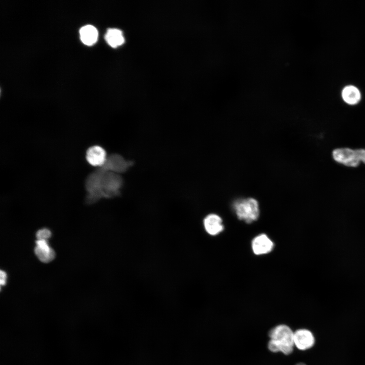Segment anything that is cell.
I'll list each match as a JSON object with an SVG mask.
<instances>
[{
	"label": "cell",
	"instance_id": "5",
	"mask_svg": "<svg viewBox=\"0 0 365 365\" xmlns=\"http://www.w3.org/2000/svg\"><path fill=\"white\" fill-rule=\"evenodd\" d=\"M86 158L91 165L101 168L104 165L107 158L105 150L102 147L93 145L87 150Z\"/></svg>",
	"mask_w": 365,
	"mask_h": 365
},
{
	"label": "cell",
	"instance_id": "6",
	"mask_svg": "<svg viewBox=\"0 0 365 365\" xmlns=\"http://www.w3.org/2000/svg\"><path fill=\"white\" fill-rule=\"evenodd\" d=\"M294 345L298 349L305 350L311 348L315 342L312 333L306 329H299L294 334Z\"/></svg>",
	"mask_w": 365,
	"mask_h": 365
},
{
	"label": "cell",
	"instance_id": "9",
	"mask_svg": "<svg viewBox=\"0 0 365 365\" xmlns=\"http://www.w3.org/2000/svg\"><path fill=\"white\" fill-rule=\"evenodd\" d=\"M34 251L39 260L45 263L52 261L55 257L54 250L46 241L39 242L35 247Z\"/></svg>",
	"mask_w": 365,
	"mask_h": 365
},
{
	"label": "cell",
	"instance_id": "4",
	"mask_svg": "<svg viewBox=\"0 0 365 365\" xmlns=\"http://www.w3.org/2000/svg\"><path fill=\"white\" fill-rule=\"evenodd\" d=\"M333 159L337 163L350 167H356L360 164L355 150L349 148H339L332 152Z\"/></svg>",
	"mask_w": 365,
	"mask_h": 365
},
{
	"label": "cell",
	"instance_id": "10",
	"mask_svg": "<svg viewBox=\"0 0 365 365\" xmlns=\"http://www.w3.org/2000/svg\"><path fill=\"white\" fill-rule=\"evenodd\" d=\"M81 41L86 45L91 46L94 44L98 38V31L96 28L91 25H87L80 30Z\"/></svg>",
	"mask_w": 365,
	"mask_h": 365
},
{
	"label": "cell",
	"instance_id": "12",
	"mask_svg": "<svg viewBox=\"0 0 365 365\" xmlns=\"http://www.w3.org/2000/svg\"><path fill=\"white\" fill-rule=\"evenodd\" d=\"M342 98L348 104L354 105L360 100L361 95L358 89L353 86H348L342 91Z\"/></svg>",
	"mask_w": 365,
	"mask_h": 365
},
{
	"label": "cell",
	"instance_id": "8",
	"mask_svg": "<svg viewBox=\"0 0 365 365\" xmlns=\"http://www.w3.org/2000/svg\"><path fill=\"white\" fill-rule=\"evenodd\" d=\"M203 225L206 232L212 236L216 235L224 230L222 218L216 214H209L203 220Z\"/></svg>",
	"mask_w": 365,
	"mask_h": 365
},
{
	"label": "cell",
	"instance_id": "1",
	"mask_svg": "<svg viewBox=\"0 0 365 365\" xmlns=\"http://www.w3.org/2000/svg\"><path fill=\"white\" fill-rule=\"evenodd\" d=\"M294 334L291 329L285 324L272 328L269 332V349L273 352H281L285 355L290 354L295 345Z\"/></svg>",
	"mask_w": 365,
	"mask_h": 365
},
{
	"label": "cell",
	"instance_id": "7",
	"mask_svg": "<svg viewBox=\"0 0 365 365\" xmlns=\"http://www.w3.org/2000/svg\"><path fill=\"white\" fill-rule=\"evenodd\" d=\"M251 246L254 254L261 255L271 252L273 248L274 243L267 235L262 234L253 238Z\"/></svg>",
	"mask_w": 365,
	"mask_h": 365
},
{
	"label": "cell",
	"instance_id": "11",
	"mask_svg": "<svg viewBox=\"0 0 365 365\" xmlns=\"http://www.w3.org/2000/svg\"><path fill=\"white\" fill-rule=\"evenodd\" d=\"M107 43L113 48L121 46L125 41L122 32L116 28L108 29L105 35Z\"/></svg>",
	"mask_w": 365,
	"mask_h": 365
},
{
	"label": "cell",
	"instance_id": "16",
	"mask_svg": "<svg viewBox=\"0 0 365 365\" xmlns=\"http://www.w3.org/2000/svg\"><path fill=\"white\" fill-rule=\"evenodd\" d=\"M296 365H306V364L304 363L300 362V363L296 364Z\"/></svg>",
	"mask_w": 365,
	"mask_h": 365
},
{
	"label": "cell",
	"instance_id": "14",
	"mask_svg": "<svg viewBox=\"0 0 365 365\" xmlns=\"http://www.w3.org/2000/svg\"><path fill=\"white\" fill-rule=\"evenodd\" d=\"M360 162L365 164V149H355Z\"/></svg>",
	"mask_w": 365,
	"mask_h": 365
},
{
	"label": "cell",
	"instance_id": "13",
	"mask_svg": "<svg viewBox=\"0 0 365 365\" xmlns=\"http://www.w3.org/2000/svg\"><path fill=\"white\" fill-rule=\"evenodd\" d=\"M51 231L47 229L43 228L38 230L36 233V237L37 240H47L51 236Z\"/></svg>",
	"mask_w": 365,
	"mask_h": 365
},
{
	"label": "cell",
	"instance_id": "2",
	"mask_svg": "<svg viewBox=\"0 0 365 365\" xmlns=\"http://www.w3.org/2000/svg\"><path fill=\"white\" fill-rule=\"evenodd\" d=\"M233 207L238 218L246 223H251L258 220L260 215L259 203L252 198L235 200Z\"/></svg>",
	"mask_w": 365,
	"mask_h": 365
},
{
	"label": "cell",
	"instance_id": "3",
	"mask_svg": "<svg viewBox=\"0 0 365 365\" xmlns=\"http://www.w3.org/2000/svg\"><path fill=\"white\" fill-rule=\"evenodd\" d=\"M103 171L101 169L90 173L85 181V188L88 193L86 202L92 204L97 201L104 194L102 190V176Z\"/></svg>",
	"mask_w": 365,
	"mask_h": 365
},
{
	"label": "cell",
	"instance_id": "15",
	"mask_svg": "<svg viewBox=\"0 0 365 365\" xmlns=\"http://www.w3.org/2000/svg\"><path fill=\"white\" fill-rule=\"evenodd\" d=\"M0 284L1 285H5L6 283L7 280V274L3 270H1L0 272Z\"/></svg>",
	"mask_w": 365,
	"mask_h": 365
}]
</instances>
